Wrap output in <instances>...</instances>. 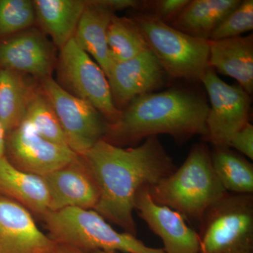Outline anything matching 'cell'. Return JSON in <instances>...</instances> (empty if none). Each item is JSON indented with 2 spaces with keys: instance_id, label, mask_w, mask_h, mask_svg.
Returning <instances> with one entry per match:
<instances>
[{
  "instance_id": "cell-18",
  "label": "cell",
  "mask_w": 253,
  "mask_h": 253,
  "mask_svg": "<svg viewBox=\"0 0 253 253\" xmlns=\"http://www.w3.org/2000/svg\"><path fill=\"white\" fill-rule=\"evenodd\" d=\"M0 194L42 217L49 212V197L42 176L23 172L0 158Z\"/></svg>"
},
{
  "instance_id": "cell-32",
  "label": "cell",
  "mask_w": 253,
  "mask_h": 253,
  "mask_svg": "<svg viewBox=\"0 0 253 253\" xmlns=\"http://www.w3.org/2000/svg\"><path fill=\"white\" fill-rule=\"evenodd\" d=\"M113 253L104 252V251H94V252H92V253Z\"/></svg>"
},
{
  "instance_id": "cell-28",
  "label": "cell",
  "mask_w": 253,
  "mask_h": 253,
  "mask_svg": "<svg viewBox=\"0 0 253 253\" xmlns=\"http://www.w3.org/2000/svg\"><path fill=\"white\" fill-rule=\"evenodd\" d=\"M229 148L237 150L243 156L253 160V126L251 122L246 123L231 138Z\"/></svg>"
},
{
  "instance_id": "cell-15",
  "label": "cell",
  "mask_w": 253,
  "mask_h": 253,
  "mask_svg": "<svg viewBox=\"0 0 253 253\" xmlns=\"http://www.w3.org/2000/svg\"><path fill=\"white\" fill-rule=\"evenodd\" d=\"M55 244L29 211L0 194V253H46Z\"/></svg>"
},
{
  "instance_id": "cell-5",
  "label": "cell",
  "mask_w": 253,
  "mask_h": 253,
  "mask_svg": "<svg viewBox=\"0 0 253 253\" xmlns=\"http://www.w3.org/2000/svg\"><path fill=\"white\" fill-rule=\"evenodd\" d=\"M131 18L168 77L201 82L210 68L208 41L177 31L150 13L138 11Z\"/></svg>"
},
{
  "instance_id": "cell-8",
  "label": "cell",
  "mask_w": 253,
  "mask_h": 253,
  "mask_svg": "<svg viewBox=\"0 0 253 253\" xmlns=\"http://www.w3.org/2000/svg\"><path fill=\"white\" fill-rule=\"evenodd\" d=\"M40 82L43 94L59 119L70 149L81 156L104 139L109 123L92 105L70 94L52 77Z\"/></svg>"
},
{
  "instance_id": "cell-16",
  "label": "cell",
  "mask_w": 253,
  "mask_h": 253,
  "mask_svg": "<svg viewBox=\"0 0 253 253\" xmlns=\"http://www.w3.org/2000/svg\"><path fill=\"white\" fill-rule=\"evenodd\" d=\"M209 66L235 79L248 94L253 92V36L208 41Z\"/></svg>"
},
{
  "instance_id": "cell-21",
  "label": "cell",
  "mask_w": 253,
  "mask_h": 253,
  "mask_svg": "<svg viewBox=\"0 0 253 253\" xmlns=\"http://www.w3.org/2000/svg\"><path fill=\"white\" fill-rule=\"evenodd\" d=\"M241 2V0H193L170 26L190 36L209 41L213 31Z\"/></svg>"
},
{
  "instance_id": "cell-26",
  "label": "cell",
  "mask_w": 253,
  "mask_h": 253,
  "mask_svg": "<svg viewBox=\"0 0 253 253\" xmlns=\"http://www.w3.org/2000/svg\"><path fill=\"white\" fill-rule=\"evenodd\" d=\"M253 29V1L245 0L221 21L209 41L236 38Z\"/></svg>"
},
{
  "instance_id": "cell-17",
  "label": "cell",
  "mask_w": 253,
  "mask_h": 253,
  "mask_svg": "<svg viewBox=\"0 0 253 253\" xmlns=\"http://www.w3.org/2000/svg\"><path fill=\"white\" fill-rule=\"evenodd\" d=\"M114 15L99 0L86 1L73 38L83 51L94 58L106 78L112 66L107 44V31Z\"/></svg>"
},
{
  "instance_id": "cell-12",
  "label": "cell",
  "mask_w": 253,
  "mask_h": 253,
  "mask_svg": "<svg viewBox=\"0 0 253 253\" xmlns=\"http://www.w3.org/2000/svg\"><path fill=\"white\" fill-rule=\"evenodd\" d=\"M42 177L49 192V211L68 208L94 210L97 205L99 186L82 156Z\"/></svg>"
},
{
  "instance_id": "cell-10",
  "label": "cell",
  "mask_w": 253,
  "mask_h": 253,
  "mask_svg": "<svg viewBox=\"0 0 253 253\" xmlns=\"http://www.w3.org/2000/svg\"><path fill=\"white\" fill-rule=\"evenodd\" d=\"M5 157L23 172L44 176L72 162L78 155L46 139L27 121L6 134Z\"/></svg>"
},
{
  "instance_id": "cell-30",
  "label": "cell",
  "mask_w": 253,
  "mask_h": 253,
  "mask_svg": "<svg viewBox=\"0 0 253 253\" xmlns=\"http://www.w3.org/2000/svg\"><path fill=\"white\" fill-rule=\"evenodd\" d=\"M46 253H89L67 245L56 244Z\"/></svg>"
},
{
  "instance_id": "cell-29",
  "label": "cell",
  "mask_w": 253,
  "mask_h": 253,
  "mask_svg": "<svg viewBox=\"0 0 253 253\" xmlns=\"http://www.w3.org/2000/svg\"><path fill=\"white\" fill-rule=\"evenodd\" d=\"M99 1L114 13L117 11L127 9L141 11L144 4V1H136V0H99Z\"/></svg>"
},
{
  "instance_id": "cell-23",
  "label": "cell",
  "mask_w": 253,
  "mask_h": 253,
  "mask_svg": "<svg viewBox=\"0 0 253 253\" xmlns=\"http://www.w3.org/2000/svg\"><path fill=\"white\" fill-rule=\"evenodd\" d=\"M107 44L112 65L133 59L149 49L136 23L131 18L116 14L108 28Z\"/></svg>"
},
{
  "instance_id": "cell-22",
  "label": "cell",
  "mask_w": 253,
  "mask_h": 253,
  "mask_svg": "<svg viewBox=\"0 0 253 253\" xmlns=\"http://www.w3.org/2000/svg\"><path fill=\"white\" fill-rule=\"evenodd\" d=\"M213 169L226 192L253 194V165L229 147L211 151Z\"/></svg>"
},
{
  "instance_id": "cell-1",
  "label": "cell",
  "mask_w": 253,
  "mask_h": 253,
  "mask_svg": "<svg viewBox=\"0 0 253 253\" xmlns=\"http://www.w3.org/2000/svg\"><path fill=\"white\" fill-rule=\"evenodd\" d=\"M81 156L99 188L94 211L136 236L133 213L138 192L156 185L177 168L158 136H149L142 144L127 148L101 140Z\"/></svg>"
},
{
  "instance_id": "cell-25",
  "label": "cell",
  "mask_w": 253,
  "mask_h": 253,
  "mask_svg": "<svg viewBox=\"0 0 253 253\" xmlns=\"http://www.w3.org/2000/svg\"><path fill=\"white\" fill-rule=\"evenodd\" d=\"M36 21L30 0H0V36L17 34L29 29Z\"/></svg>"
},
{
  "instance_id": "cell-7",
  "label": "cell",
  "mask_w": 253,
  "mask_h": 253,
  "mask_svg": "<svg viewBox=\"0 0 253 253\" xmlns=\"http://www.w3.org/2000/svg\"><path fill=\"white\" fill-rule=\"evenodd\" d=\"M59 84L70 94L84 100L113 124L121 116L113 104L109 82L99 65L73 38L60 49Z\"/></svg>"
},
{
  "instance_id": "cell-6",
  "label": "cell",
  "mask_w": 253,
  "mask_h": 253,
  "mask_svg": "<svg viewBox=\"0 0 253 253\" xmlns=\"http://www.w3.org/2000/svg\"><path fill=\"white\" fill-rule=\"evenodd\" d=\"M199 222L201 253H253V194L226 193Z\"/></svg>"
},
{
  "instance_id": "cell-27",
  "label": "cell",
  "mask_w": 253,
  "mask_h": 253,
  "mask_svg": "<svg viewBox=\"0 0 253 253\" xmlns=\"http://www.w3.org/2000/svg\"><path fill=\"white\" fill-rule=\"evenodd\" d=\"M190 0H157L144 1L143 12L150 13L168 25L179 17Z\"/></svg>"
},
{
  "instance_id": "cell-11",
  "label": "cell",
  "mask_w": 253,
  "mask_h": 253,
  "mask_svg": "<svg viewBox=\"0 0 253 253\" xmlns=\"http://www.w3.org/2000/svg\"><path fill=\"white\" fill-rule=\"evenodd\" d=\"M167 77L149 49L133 59L115 63L107 76L113 104L118 111H123L138 96L160 90Z\"/></svg>"
},
{
  "instance_id": "cell-24",
  "label": "cell",
  "mask_w": 253,
  "mask_h": 253,
  "mask_svg": "<svg viewBox=\"0 0 253 253\" xmlns=\"http://www.w3.org/2000/svg\"><path fill=\"white\" fill-rule=\"evenodd\" d=\"M24 120L47 140L68 146L59 119L42 89L32 100Z\"/></svg>"
},
{
  "instance_id": "cell-14",
  "label": "cell",
  "mask_w": 253,
  "mask_h": 253,
  "mask_svg": "<svg viewBox=\"0 0 253 253\" xmlns=\"http://www.w3.org/2000/svg\"><path fill=\"white\" fill-rule=\"evenodd\" d=\"M54 51L44 35L36 29L15 34L0 44V68L38 80L51 77Z\"/></svg>"
},
{
  "instance_id": "cell-13",
  "label": "cell",
  "mask_w": 253,
  "mask_h": 253,
  "mask_svg": "<svg viewBox=\"0 0 253 253\" xmlns=\"http://www.w3.org/2000/svg\"><path fill=\"white\" fill-rule=\"evenodd\" d=\"M134 211L162 240L165 253H201L199 234L186 224L179 213L156 204L148 187L138 192Z\"/></svg>"
},
{
  "instance_id": "cell-19",
  "label": "cell",
  "mask_w": 253,
  "mask_h": 253,
  "mask_svg": "<svg viewBox=\"0 0 253 253\" xmlns=\"http://www.w3.org/2000/svg\"><path fill=\"white\" fill-rule=\"evenodd\" d=\"M39 90L30 76L0 68V122L5 134L24 121L32 100Z\"/></svg>"
},
{
  "instance_id": "cell-3",
  "label": "cell",
  "mask_w": 253,
  "mask_h": 253,
  "mask_svg": "<svg viewBox=\"0 0 253 253\" xmlns=\"http://www.w3.org/2000/svg\"><path fill=\"white\" fill-rule=\"evenodd\" d=\"M148 189L156 204L199 221L227 193L213 169L211 150L206 143L194 144L180 167Z\"/></svg>"
},
{
  "instance_id": "cell-9",
  "label": "cell",
  "mask_w": 253,
  "mask_h": 253,
  "mask_svg": "<svg viewBox=\"0 0 253 253\" xmlns=\"http://www.w3.org/2000/svg\"><path fill=\"white\" fill-rule=\"evenodd\" d=\"M201 83L210 99L207 134L203 140L216 147H229L234 134L250 122L251 95L239 85L228 84L211 67Z\"/></svg>"
},
{
  "instance_id": "cell-4",
  "label": "cell",
  "mask_w": 253,
  "mask_h": 253,
  "mask_svg": "<svg viewBox=\"0 0 253 253\" xmlns=\"http://www.w3.org/2000/svg\"><path fill=\"white\" fill-rule=\"evenodd\" d=\"M49 237L86 253H166L146 246L135 236L118 232L94 210L68 208L42 216Z\"/></svg>"
},
{
  "instance_id": "cell-2",
  "label": "cell",
  "mask_w": 253,
  "mask_h": 253,
  "mask_svg": "<svg viewBox=\"0 0 253 253\" xmlns=\"http://www.w3.org/2000/svg\"><path fill=\"white\" fill-rule=\"evenodd\" d=\"M209 104L204 94L189 88L173 87L138 96L109 124L103 140L124 147L136 146L149 136L167 134L184 144L207 134Z\"/></svg>"
},
{
  "instance_id": "cell-31",
  "label": "cell",
  "mask_w": 253,
  "mask_h": 253,
  "mask_svg": "<svg viewBox=\"0 0 253 253\" xmlns=\"http://www.w3.org/2000/svg\"><path fill=\"white\" fill-rule=\"evenodd\" d=\"M5 138L6 134L0 122V158L3 157L5 155Z\"/></svg>"
},
{
  "instance_id": "cell-20",
  "label": "cell",
  "mask_w": 253,
  "mask_h": 253,
  "mask_svg": "<svg viewBox=\"0 0 253 253\" xmlns=\"http://www.w3.org/2000/svg\"><path fill=\"white\" fill-rule=\"evenodd\" d=\"M38 20L60 49L74 36L86 1L82 0H35Z\"/></svg>"
}]
</instances>
